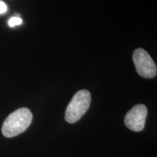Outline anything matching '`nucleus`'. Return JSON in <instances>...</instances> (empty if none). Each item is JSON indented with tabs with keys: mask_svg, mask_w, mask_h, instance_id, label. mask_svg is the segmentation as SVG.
Here are the masks:
<instances>
[{
	"mask_svg": "<svg viewBox=\"0 0 157 157\" xmlns=\"http://www.w3.org/2000/svg\"><path fill=\"white\" fill-rule=\"evenodd\" d=\"M32 119V113L29 109H18L6 118L2 127V132L6 137L17 136L28 129Z\"/></svg>",
	"mask_w": 157,
	"mask_h": 157,
	"instance_id": "obj_1",
	"label": "nucleus"
},
{
	"mask_svg": "<svg viewBox=\"0 0 157 157\" xmlns=\"http://www.w3.org/2000/svg\"><path fill=\"white\" fill-rule=\"evenodd\" d=\"M91 103V95L87 90L78 91L66 108L65 119L70 124L76 123L89 109Z\"/></svg>",
	"mask_w": 157,
	"mask_h": 157,
	"instance_id": "obj_2",
	"label": "nucleus"
},
{
	"mask_svg": "<svg viewBox=\"0 0 157 157\" xmlns=\"http://www.w3.org/2000/svg\"><path fill=\"white\" fill-rule=\"evenodd\" d=\"M132 60L136 71L140 76L151 78L156 76V65L146 50L142 48L136 49L133 52Z\"/></svg>",
	"mask_w": 157,
	"mask_h": 157,
	"instance_id": "obj_3",
	"label": "nucleus"
},
{
	"mask_svg": "<svg viewBox=\"0 0 157 157\" xmlns=\"http://www.w3.org/2000/svg\"><path fill=\"white\" fill-rule=\"evenodd\" d=\"M148 110L145 105H135L127 112L124 118V124L127 128L134 132H140L144 129Z\"/></svg>",
	"mask_w": 157,
	"mask_h": 157,
	"instance_id": "obj_4",
	"label": "nucleus"
},
{
	"mask_svg": "<svg viewBox=\"0 0 157 157\" xmlns=\"http://www.w3.org/2000/svg\"><path fill=\"white\" fill-rule=\"evenodd\" d=\"M22 19L19 17H12L8 21V25L10 27H14L15 25H21L22 23Z\"/></svg>",
	"mask_w": 157,
	"mask_h": 157,
	"instance_id": "obj_5",
	"label": "nucleus"
},
{
	"mask_svg": "<svg viewBox=\"0 0 157 157\" xmlns=\"http://www.w3.org/2000/svg\"><path fill=\"white\" fill-rule=\"evenodd\" d=\"M7 10V7L6 4L3 2L0 1V14H4Z\"/></svg>",
	"mask_w": 157,
	"mask_h": 157,
	"instance_id": "obj_6",
	"label": "nucleus"
}]
</instances>
